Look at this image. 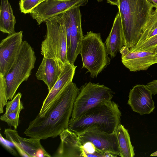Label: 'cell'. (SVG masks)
<instances>
[{
    "label": "cell",
    "instance_id": "obj_1",
    "mask_svg": "<svg viewBox=\"0 0 157 157\" xmlns=\"http://www.w3.org/2000/svg\"><path fill=\"white\" fill-rule=\"evenodd\" d=\"M79 89L72 82L58 96L45 114H38L30 121L24 133L40 140L55 138L68 128L75 101Z\"/></svg>",
    "mask_w": 157,
    "mask_h": 157
},
{
    "label": "cell",
    "instance_id": "obj_2",
    "mask_svg": "<svg viewBox=\"0 0 157 157\" xmlns=\"http://www.w3.org/2000/svg\"><path fill=\"white\" fill-rule=\"evenodd\" d=\"M124 45L129 49L145 41L157 22V8L147 0H119Z\"/></svg>",
    "mask_w": 157,
    "mask_h": 157
},
{
    "label": "cell",
    "instance_id": "obj_3",
    "mask_svg": "<svg viewBox=\"0 0 157 157\" xmlns=\"http://www.w3.org/2000/svg\"><path fill=\"white\" fill-rule=\"evenodd\" d=\"M121 116L118 104L112 101H107L90 109L76 120L69 121L68 128L77 134L89 131L112 133L121 124Z\"/></svg>",
    "mask_w": 157,
    "mask_h": 157
},
{
    "label": "cell",
    "instance_id": "obj_4",
    "mask_svg": "<svg viewBox=\"0 0 157 157\" xmlns=\"http://www.w3.org/2000/svg\"><path fill=\"white\" fill-rule=\"evenodd\" d=\"M80 54L82 68L87 69L93 78L96 77L110 63L105 44L99 33L90 31L83 36Z\"/></svg>",
    "mask_w": 157,
    "mask_h": 157
},
{
    "label": "cell",
    "instance_id": "obj_5",
    "mask_svg": "<svg viewBox=\"0 0 157 157\" xmlns=\"http://www.w3.org/2000/svg\"><path fill=\"white\" fill-rule=\"evenodd\" d=\"M47 31L42 41L41 53L44 57L67 62V35L61 13L46 20Z\"/></svg>",
    "mask_w": 157,
    "mask_h": 157
},
{
    "label": "cell",
    "instance_id": "obj_6",
    "mask_svg": "<svg viewBox=\"0 0 157 157\" xmlns=\"http://www.w3.org/2000/svg\"><path fill=\"white\" fill-rule=\"evenodd\" d=\"M36 60L33 48L27 41H23L17 56L5 76L8 100L13 98L21 84L28 80Z\"/></svg>",
    "mask_w": 157,
    "mask_h": 157
},
{
    "label": "cell",
    "instance_id": "obj_7",
    "mask_svg": "<svg viewBox=\"0 0 157 157\" xmlns=\"http://www.w3.org/2000/svg\"><path fill=\"white\" fill-rule=\"evenodd\" d=\"M79 90L74 102L69 121L76 120L99 105L112 101L114 96L111 89L99 83H86Z\"/></svg>",
    "mask_w": 157,
    "mask_h": 157
},
{
    "label": "cell",
    "instance_id": "obj_8",
    "mask_svg": "<svg viewBox=\"0 0 157 157\" xmlns=\"http://www.w3.org/2000/svg\"><path fill=\"white\" fill-rule=\"evenodd\" d=\"M61 15L66 33L67 60L74 65L78 56L80 54L83 36L80 7L69 9L61 13Z\"/></svg>",
    "mask_w": 157,
    "mask_h": 157
},
{
    "label": "cell",
    "instance_id": "obj_9",
    "mask_svg": "<svg viewBox=\"0 0 157 157\" xmlns=\"http://www.w3.org/2000/svg\"><path fill=\"white\" fill-rule=\"evenodd\" d=\"M89 0H45L39 3L30 13L38 25L71 9L84 6Z\"/></svg>",
    "mask_w": 157,
    "mask_h": 157
},
{
    "label": "cell",
    "instance_id": "obj_10",
    "mask_svg": "<svg viewBox=\"0 0 157 157\" xmlns=\"http://www.w3.org/2000/svg\"><path fill=\"white\" fill-rule=\"evenodd\" d=\"M4 133L6 139L12 143L19 154L26 157H50L49 154L42 146L40 140L21 136L17 130L5 128Z\"/></svg>",
    "mask_w": 157,
    "mask_h": 157
},
{
    "label": "cell",
    "instance_id": "obj_11",
    "mask_svg": "<svg viewBox=\"0 0 157 157\" xmlns=\"http://www.w3.org/2000/svg\"><path fill=\"white\" fill-rule=\"evenodd\" d=\"M82 145L90 142L99 151L105 154H111L121 156L116 132L107 133L97 131H86L78 134Z\"/></svg>",
    "mask_w": 157,
    "mask_h": 157
},
{
    "label": "cell",
    "instance_id": "obj_12",
    "mask_svg": "<svg viewBox=\"0 0 157 157\" xmlns=\"http://www.w3.org/2000/svg\"><path fill=\"white\" fill-rule=\"evenodd\" d=\"M23 31L9 34L0 43V74L4 77L18 54L23 41Z\"/></svg>",
    "mask_w": 157,
    "mask_h": 157
},
{
    "label": "cell",
    "instance_id": "obj_13",
    "mask_svg": "<svg viewBox=\"0 0 157 157\" xmlns=\"http://www.w3.org/2000/svg\"><path fill=\"white\" fill-rule=\"evenodd\" d=\"M119 52L122 63L130 71L146 70L152 65L157 63V52H131L124 46Z\"/></svg>",
    "mask_w": 157,
    "mask_h": 157
},
{
    "label": "cell",
    "instance_id": "obj_14",
    "mask_svg": "<svg viewBox=\"0 0 157 157\" xmlns=\"http://www.w3.org/2000/svg\"><path fill=\"white\" fill-rule=\"evenodd\" d=\"M152 93L144 85H136L130 91L127 104L132 110L143 115L149 114L155 108Z\"/></svg>",
    "mask_w": 157,
    "mask_h": 157
},
{
    "label": "cell",
    "instance_id": "obj_15",
    "mask_svg": "<svg viewBox=\"0 0 157 157\" xmlns=\"http://www.w3.org/2000/svg\"><path fill=\"white\" fill-rule=\"evenodd\" d=\"M77 66L67 62L59 78L44 101L38 114L43 116L67 85L72 82Z\"/></svg>",
    "mask_w": 157,
    "mask_h": 157
},
{
    "label": "cell",
    "instance_id": "obj_16",
    "mask_svg": "<svg viewBox=\"0 0 157 157\" xmlns=\"http://www.w3.org/2000/svg\"><path fill=\"white\" fill-rule=\"evenodd\" d=\"M60 142L54 157H84L82 145L78 134L68 128L59 135Z\"/></svg>",
    "mask_w": 157,
    "mask_h": 157
},
{
    "label": "cell",
    "instance_id": "obj_17",
    "mask_svg": "<svg viewBox=\"0 0 157 157\" xmlns=\"http://www.w3.org/2000/svg\"><path fill=\"white\" fill-rule=\"evenodd\" d=\"M64 66L59 60L43 57L36 74V77L46 84L49 91L59 78Z\"/></svg>",
    "mask_w": 157,
    "mask_h": 157
},
{
    "label": "cell",
    "instance_id": "obj_18",
    "mask_svg": "<svg viewBox=\"0 0 157 157\" xmlns=\"http://www.w3.org/2000/svg\"><path fill=\"white\" fill-rule=\"evenodd\" d=\"M105 43L108 53L112 58L115 57L124 46L122 23L120 15L118 12Z\"/></svg>",
    "mask_w": 157,
    "mask_h": 157
},
{
    "label": "cell",
    "instance_id": "obj_19",
    "mask_svg": "<svg viewBox=\"0 0 157 157\" xmlns=\"http://www.w3.org/2000/svg\"><path fill=\"white\" fill-rule=\"evenodd\" d=\"M16 21L11 6L8 0H1L0 30L11 34L15 33Z\"/></svg>",
    "mask_w": 157,
    "mask_h": 157
},
{
    "label": "cell",
    "instance_id": "obj_20",
    "mask_svg": "<svg viewBox=\"0 0 157 157\" xmlns=\"http://www.w3.org/2000/svg\"><path fill=\"white\" fill-rule=\"evenodd\" d=\"M121 157H133L135 154L128 131L120 124L116 131Z\"/></svg>",
    "mask_w": 157,
    "mask_h": 157
},
{
    "label": "cell",
    "instance_id": "obj_21",
    "mask_svg": "<svg viewBox=\"0 0 157 157\" xmlns=\"http://www.w3.org/2000/svg\"><path fill=\"white\" fill-rule=\"evenodd\" d=\"M24 108H21L10 113H5L0 117V120L6 122L10 127H13L17 130L19 123V116L21 110Z\"/></svg>",
    "mask_w": 157,
    "mask_h": 157
},
{
    "label": "cell",
    "instance_id": "obj_22",
    "mask_svg": "<svg viewBox=\"0 0 157 157\" xmlns=\"http://www.w3.org/2000/svg\"><path fill=\"white\" fill-rule=\"evenodd\" d=\"M129 49L131 52L141 51L155 52L157 49V35Z\"/></svg>",
    "mask_w": 157,
    "mask_h": 157
},
{
    "label": "cell",
    "instance_id": "obj_23",
    "mask_svg": "<svg viewBox=\"0 0 157 157\" xmlns=\"http://www.w3.org/2000/svg\"><path fill=\"white\" fill-rule=\"evenodd\" d=\"M8 100L7 96V85L5 77L0 74V113L4 112V108Z\"/></svg>",
    "mask_w": 157,
    "mask_h": 157
},
{
    "label": "cell",
    "instance_id": "obj_24",
    "mask_svg": "<svg viewBox=\"0 0 157 157\" xmlns=\"http://www.w3.org/2000/svg\"><path fill=\"white\" fill-rule=\"evenodd\" d=\"M21 96L22 94L20 93H18L11 101H8L6 105L5 113H10L20 108H24L21 101Z\"/></svg>",
    "mask_w": 157,
    "mask_h": 157
},
{
    "label": "cell",
    "instance_id": "obj_25",
    "mask_svg": "<svg viewBox=\"0 0 157 157\" xmlns=\"http://www.w3.org/2000/svg\"><path fill=\"white\" fill-rule=\"evenodd\" d=\"M41 0H20L19 5L21 13L25 14L30 13Z\"/></svg>",
    "mask_w": 157,
    "mask_h": 157
},
{
    "label": "cell",
    "instance_id": "obj_26",
    "mask_svg": "<svg viewBox=\"0 0 157 157\" xmlns=\"http://www.w3.org/2000/svg\"><path fill=\"white\" fill-rule=\"evenodd\" d=\"M0 142L2 146L11 154L16 156L17 155V152L14 149V146L13 144L7 139H5L1 133L0 135Z\"/></svg>",
    "mask_w": 157,
    "mask_h": 157
},
{
    "label": "cell",
    "instance_id": "obj_27",
    "mask_svg": "<svg viewBox=\"0 0 157 157\" xmlns=\"http://www.w3.org/2000/svg\"><path fill=\"white\" fill-rule=\"evenodd\" d=\"M146 86L151 91L153 95L157 94V80H154L148 83Z\"/></svg>",
    "mask_w": 157,
    "mask_h": 157
},
{
    "label": "cell",
    "instance_id": "obj_28",
    "mask_svg": "<svg viewBox=\"0 0 157 157\" xmlns=\"http://www.w3.org/2000/svg\"><path fill=\"white\" fill-rule=\"evenodd\" d=\"M98 2H101L103 0H97ZM107 2L111 5H114L117 6L118 7L119 5V0H106Z\"/></svg>",
    "mask_w": 157,
    "mask_h": 157
},
{
    "label": "cell",
    "instance_id": "obj_29",
    "mask_svg": "<svg viewBox=\"0 0 157 157\" xmlns=\"http://www.w3.org/2000/svg\"><path fill=\"white\" fill-rule=\"evenodd\" d=\"M156 35H157V27L151 31L148 36L147 40Z\"/></svg>",
    "mask_w": 157,
    "mask_h": 157
},
{
    "label": "cell",
    "instance_id": "obj_30",
    "mask_svg": "<svg viewBox=\"0 0 157 157\" xmlns=\"http://www.w3.org/2000/svg\"><path fill=\"white\" fill-rule=\"evenodd\" d=\"M147 1L152 3L156 8H157V0H147Z\"/></svg>",
    "mask_w": 157,
    "mask_h": 157
},
{
    "label": "cell",
    "instance_id": "obj_31",
    "mask_svg": "<svg viewBox=\"0 0 157 157\" xmlns=\"http://www.w3.org/2000/svg\"><path fill=\"white\" fill-rule=\"evenodd\" d=\"M151 156H157V151H156L150 155Z\"/></svg>",
    "mask_w": 157,
    "mask_h": 157
},
{
    "label": "cell",
    "instance_id": "obj_32",
    "mask_svg": "<svg viewBox=\"0 0 157 157\" xmlns=\"http://www.w3.org/2000/svg\"><path fill=\"white\" fill-rule=\"evenodd\" d=\"M157 27V22H156V23L155 24V25L153 27V28L152 30L153 29H154L156 27Z\"/></svg>",
    "mask_w": 157,
    "mask_h": 157
},
{
    "label": "cell",
    "instance_id": "obj_33",
    "mask_svg": "<svg viewBox=\"0 0 157 157\" xmlns=\"http://www.w3.org/2000/svg\"><path fill=\"white\" fill-rule=\"evenodd\" d=\"M44 0H41V1L40 2H40H42V1H44Z\"/></svg>",
    "mask_w": 157,
    "mask_h": 157
},
{
    "label": "cell",
    "instance_id": "obj_34",
    "mask_svg": "<svg viewBox=\"0 0 157 157\" xmlns=\"http://www.w3.org/2000/svg\"><path fill=\"white\" fill-rule=\"evenodd\" d=\"M155 52H157V49L156 50V51Z\"/></svg>",
    "mask_w": 157,
    "mask_h": 157
}]
</instances>
